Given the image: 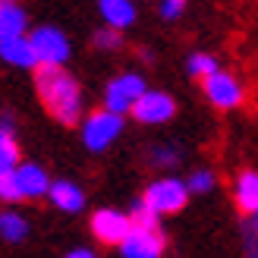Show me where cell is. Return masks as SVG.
<instances>
[{
  "label": "cell",
  "mask_w": 258,
  "mask_h": 258,
  "mask_svg": "<svg viewBox=\"0 0 258 258\" xmlns=\"http://www.w3.org/2000/svg\"><path fill=\"white\" fill-rule=\"evenodd\" d=\"M35 92L41 104L60 126H79L82 117V88L67 70L38 67L35 70Z\"/></svg>",
  "instance_id": "1"
},
{
  "label": "cell",
  "mask_w": 258,
  "mask_h": 258,
  "mask_svg": "<svg viewBox=\"0 0 258 258\" xmlns=\"http://www.w3.org/2000/svg\"><path fill=\"white\" fill-rule=\"evenodd\" d=\"M145 92H148L145 79H142L139 73H120V76H113L107 82V88H104V110L117 113V117L133 113Z\"/></svg>",
  "instance_id": "2"
},
{
  "label": "cell",
  "mask_w": 258,
  "mask_h": 258,
  "mask_svg": "<svg viewBox=\"0 0 258 258\" xmlns=\"http://www.w3.org/2000/svg\"><path fill=\"white\" fill-rule=\"evenodd\" d=\"M142 199L148 202V208L158 217L161 214H176V211H183L186 202H189V186L183 183V179H176V176H164V179L148 183V189H145Z\"/></svg>",
  "instance_id": "3"
},
{
  "label": "cell",
  "mask_w": 258,
  "mask_h": 258,
  "mask_svg": "<svg viewBox=\"0 0 258 258\" xmlns=\"http://www.w3.org/2000/svg\"><path fill=\"white\" fill-rule=\"evenodd\" d=\"M123 133V117H117V113L110 110H92L82 123V142L88 151H104L110 148L113 142H117V136Z\"/></svg>",
  "instance_id": "4"
},
{
  "label": "cell",
  "mask_w": 258,
  "mask_h": 258,
  "mask_svg": "<svg viewBox=\"0 0 258 258\" xmlns=\"http://www.w3.org/2000/svg\"><path fill=\"white\" fill-rule=\"evenodd\" d=\"M29 41L35 47L38 67H57L63 70V63L70 57V41L57 25H38V29L29 35Z\"/></svg>",
  "instance_id": "5"
},
{
  "label": "cell",
  "mask_w": 258,
  "mask_h": 258,
  "mask_svg": "<svg viewBox=\"0 0 258 258\" xmlns=\"http://www.w3.org/2000/svg\"><path fill=\"white\" fill-rule=\"evenodd\" d=\"M133 233V221L129 214L123 211H113V208H101L92 214V236L104 246H123Z\"/></svg>",
  "instance_id": "6"
},
{
  "label": "cell",
  "mask_w": 258,
  "mask_h": 258,
  "mask_svg": "<svg viewBox=\"0 0 258 258\" xmlns=\"http://www.w3.org/2000/svg\"><path fill=\"white\" fill-rule=\"evenodd\" d=\"M202 88H205V98H208L217 110H236L242 104V98H246L239 79H236V76H230V73L211 76L208 82H202Z\"/></svg>",
  "instance_id": "7"
},
{
  "label": "cell",
  "mask_w": 258,
  "mask_h": 258,
  "mask_svg": "<svg viewBox=\"0 0 258 258\" xmlns=\"http://www.w3.org/2000/svg\"><path fill=\"white\" fill-rule=\"evenodd\" d=\"M133 117L139 123H145V126H161V123L176 117V101L167 92H151V88H148V92L142 95V101L136 104Z\"/></svg>",
  "instance_id": "8"
},
{
  "label": "cell",
  "mask_w": 258,
  "mask_h": 258,
  "mask_svg": "<svg viewBox=\"0 0 258 258\" xmlns=\"http://www.w3.org/2000/svg\"><path fill=\"white\" fill-rule=\"evenodd\" d=\"M123 258H161L167 252V233L164 230H139L133 227L129 239L120 246Z\"/></svg>",
  "instance_id": "9"
},
{
  "label": "cell",
  "mask_w": 258,
  "mask_h": 258,
  "mask_svg": "<svg viewBox=\"0 0 258 258\" xmlns=\"http://www.w3.org/2000/svg\"><path fill=\"white\" fill-rule=\"evenodd\" d=\"M16 176H19V192L22 199H41L50 196V176L44 173V167H38L35 161H22L16 167Z\"/></svg>",
  "instance_id": "10"
},
{
  "label": "cell",
  "mask_w": 258,
  "mask_h": 258,
  "mask_svg": "<svg viewBox=\"0 0 258 258\" xmlns=\"http://www.w3.org/2000/svg\"><path fill=\"white\" fill-rule=\"evenodd\" d=\"M233 199L242 214L258 217V170H239L233 183Z\"/></svg>",
  "instance_id": "11"
},
{
  "label": "cell",
  "mask_w": 258,
  "mask_h": 258,
  "mask_svg": "<svg viewBox=\"0 0 258 258\" xmlns=\"http://www.w3.org/2000/svg\"><path fill=\"white\" fill-rule=\"evenodd\" d=\"M47 199L54 202L60 211H67V214H79L85 208V192L76 186V183H70V179H54Z\"/></svg>",
  "instance_id": "12"
},
{
  "label": "cell",
  "mask_w": 258,
  "mask_h": 258,
  "mask_svg": "<svg viewBox=\"0 0 258 258\" xmlns=\"http://www.w3.org/2000/svg\"><path fill=\"white\" fill-rule=\"evenodd\" d=\"M0 60L13 63L22 70H38V57L29 38H13V41H0Z\"/></svg>",
  "instance_id": "13"
},
{
  "label": "cell",
  "mask_w": 258,
  "mask_h": 258,
  "mask_svg": "<svg viewBox=\"0 0 258 258\" xmlns=\"http://www.w3.org/2000/svg\"><path fill=\"white\" fill-rule=\"evenodd\" d=\"M29 29V16L19 4H0V41H13V38H25Z\"/></svg>",
  "instance_id": "14"
},
{
  "label": "cell",
  "mask_w": 258,
  "mask_h": 258,
  "mask_svg": "<svg viewBox=\"0 0 258 258\" xmlns=\"http://www.w3.org/2000/svg\"><path fill=\"white\" fill-rule=\"evenodd\" d=\"M98 13L104 16V22L110 29H129V25L136 22V4H129V0H101L98 4Z\"/></svg>",
  "instance_id": "15"
},
{
  "label": "cell",
  "mask_w": 258,
  "mask_h": 258,
  "mask_svg": "<svg viewBox=\"0 0 258 258\" xmlns=\"http://www.w3.org/2000/svg\"><path fill=\"white\" fill-rule=\"evenodd\" d=\"M25 236H29V221L16 211H0V239L22 242Z\"/></svg>",
  "instance_id": "16"
},
{
  "label": "cell",
  "mask_w": 258,
  "mask_h": 258,
  "mask_svg": "<svg viewBox=\"0 0 258 258\" xmlns=\"http://www.w3.org/2000/svg\"><path fill=\"white\" fill-rule=\"evenodd\" d=\"M186 70L192 79H199V82H208L211 76H217L221 70H217V57L214 54H205V50H199V54H192L186 60Z\"/></svg>",
  "instance_id": "17"
},
{
  "label": "cell",
  "mask_w": 258,
  "mask_h": 258,
  "mask_svg": "<svg viewBox=\"0 0 258 258\" xmlns=\"http://www.w3.org/2000/svg\"><path fill=\"white\" fill-rule=\"evenodd\" d=\"M129 221H133V227H139V230H161L158 214H154V211L148 208V202H145V199H136V202H133Z\"/></svg>",
  "instance_id": "18"
},
{
  "label": "cell",
  "mask_w": 258,
  "mask_h": 258,
  "mask_svg": "<svg viewBox=\"0 0 258 258\" xmlns=\"http://www.w3.org/2000/svg\"><path fill=\"white\" fill-rule=\"evenodd\" d=\"M19 164H22V148H19V142L13 139V136H4V133H0V167L16 170Z\"/></svg>",
  "instance_id": "19"
},
{
  "label": "cell",
  "mask_w": 258,
  "mask_h": 258,
  "mask_svg": "<svg viewBox=\"0 0 258 258\" xmlns=\"http://www.w3.org/2000/svg\"><path fill=\"white\" fill-rule=\"evenodd\" d=\"M22 192H19V176L16 170H7L0 167V202H19Z\"/></svg>",
  "instance_id": "20"
},
{
  "label": "cell",
  "mask_w": 258,
  "mask_h": 258,
  "mask_svg": "<svg viewBox=\"0 0 258 258\" xmlns=\"http://www.w3.org/2000/svg\"><path fill=\"white\" fill-rule=\"evenodd\" d=\"M179 151L176 145H151L148 148V164H154V167H170V164H176L179 161Z\"/></svg>",
  "instance_id": "21"
},
{
  "label": "cell",
  "mask_w": 258,
  "mask_h": 258,
  "mask_svg": "<svg viewBox=\"0 0 258 258\" xmlns=\"http://www.w3.org/2000/svg\"><path fill=\"white\" fill-rule=\"evenodd\" d=\"M92 41H95L98 50H120L123 47V35L117 29H101V32H95Z\"/></svg>",
  "instance_id": "22"
},
{
  "label": "cell",
  "mask_w": 258,
  "mask_h": 258,
  "mask_svg": "<svg viewBox=\"0 0 258 258\" xmlns=\"http://www.w3.org/2000/svg\"><path fill=\"white\" fill-rule=\"evenodd\" d=\"M214 173L211 170H192L189 173V179H186V186H189V192H211L214 189Z\"/></svg>",
  "instance_id": "23"
},
{
  "label": "cell",
  "mask_w": 258,
  "mask_h": 258,
  "mask_svg": "<svg viewBox=\"0 0 258 258\" xmlns=\"http://www.w3.org/2000/svg\"><path fill=\"white\" fill-rule=\"evenodd\" d=\"M183 10H186V4H183V0H164V4L158 7V13H161V19H167V22H173V19H179V16H183Z\"/></svg>",
  "instance_id": "24"
},
{
  "label": "cell",
  "mask_w": 258,
  "mask_h": 258,
  "mask_svg": "<svg viewBox=\"0 0 258 258\" xmlns=\"http://www.w3.org/2000/svg\"><path fill=\"white\" fill-rule=\"evenodd\" d=\"M246 258H258V239L246 233Z\"/></svg>",
  "instance_id": "25"
},
{
  "label": "cell",
  "mask_w": 258,
  "mask_h": 258,
  "mask_svg": "<svg viewBox=\"0 0 258 258\" xmlns=\"http://www.w3.org/2000/svg\"><path fill=\"white\" fill-rule=\"evenodd\" d=\"M63 258H98L92 249H73V252H67Z\"/></svg>",
  "instance_id": "26"
},
{
  "label": "cell",
  "mask_w": 258,
  "mask_h": 258,
  "mask_svg": "<svg viewBox=\"0 0 258 258\" xmlns=\"http://www.w3.org/2000/svg\"><path fill=\"white\" fill-rule=\"evenodd\" d=\"M246 233L258 239V217H249V227H246Z\"/></svg>",
  "instance_id": "27"
},
{
  "label": "cell",
  "mask_w": 258,
  "mask_h": 258,
  "mask_svg": "<svg viewBox=\"0 0 258 258\" xmlns=\"http://www.w3.org/2000/svg\"><path fill=\"white\" fill-rule=\"evenodd\" d=\"M139 57H142V60H151L154 54H151V47H139Z\"/></svg>",
  "instance_id": "28"
}]
</instances>
